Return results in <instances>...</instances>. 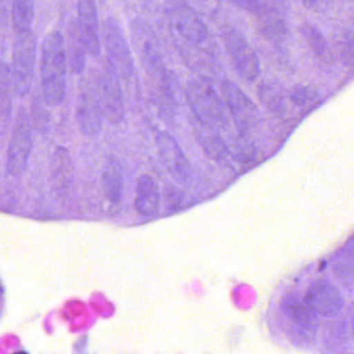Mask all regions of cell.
Returning <instances> with one entry per match:
<instances>
[{"label": "cell", "instance_id": "cell-1", "mask_svg": "<svg viewBox=\"0 0 354 354\" xmlns=\"http://www.w3.org/2000/svg\"><path fill=\"white\" fill-rule=\"evenodd\" d=\"M68 66L64 35L52 31L44 41L41 60V95L48 105H60L66 99Z\"/></svg>", "mask_w": 354, "mask_h": 354}, {"label": "cell", "instance_id": "cell-2", "mask_svg": "<svg viewBox=\"0 0 354 354\" xmlns=\"http://www.w3.org/2000/svg\"><path fill=\"white\" fill-rule=\"evenodd\" d=\"M185 99L194 120L221 133L230 129L226 105L209 79L204 77L191 79L185 87Z\"/></svg>", "mask_w": 354, "mask_h": 354}, {"label": "cell", "instance_id": "cell-3", "mask_svg": "<svg viewBox=\"0 0 354 354\" xmlns=\"http://www.w3.org/2000/svg\"><path fill=\"white\" fill-rule=\"evenodd\" d=\"M166 14L177 35L192 47L203 48L210 35L201 16L187 0H166Z\"/></svg>", "mask_w": 354, "mask_h": 354}, {"label": "cell", "instance_id": "cell-4", "mask_svg": "<svg viewBox=\"0 0 354 354\" xmlns=\"http://www.w3.org/2000/svg\"><path fill=\"white\" fill-rule=\"evenodd\" d=\"M35 59H37V41L31 31L17 35L12 52V86L15 95L26 97L30 93L35 77Z\"/></svg>", "mask_w": 354, "mask_h": 354}, {"label": "cell", "instance_id": "cell-5", "mask_svg": "<svg viewBox=\"0 0 354 354\" xmlns=\"http://www.w3.org/2000/svg\"><path fill=\"white\" fill-rule=\"evenodd\" d=\"M221 97L232 118L235 129L251 133L259 126L261 115L253 100L233 81L223 80L220 84Z\"/></svg>", "mask_w": 354, "mask_h": 354}, {"label": "cell", "instance_id": "cell-6", "mask_svg": "<svg viewBox=\"0 0 354 354\" xmlns=\"http://www.w3.org/2000/svg\"><path fill=\"white\" fill-rule=\"evenodd\" d=\"M120 74L115 66L106 57L103 68L97 78V88L103 106L104 116L113 126L122 124L126 118L124 91Z\"/></svg>", "mask_w": 354, "mask_h": 354}, {"label": "cell", "instance_id": "cell-7", "mask_svg": "<svg viewBox=\"0 0 354 354\" xmlns=\"http://www.w3.org/2000/svg\"><path fill=\"white\" fill-rule=\"evenodd\" d=\"M32 149V128L30 118L20 108L10 134L6 156V171L10 176H20L28 165Z\"/></svg>", "mask_w": 354, "mask_h": 354}, {"label": "cell", "instance_id": "cell-8", "mask_svg": "<svg viewBox=\"0 0 354 354\" xmlns=\"http://www.w3.org/2000/svg\"><path fill=\"white\" fill-rule=\"evenodd\" d=\"M222 37L237 75L249 83L257 80L261 73L259 58L248 43L245 35L235 27H229L225 29Z\"/></svg>", "mask_w": 354, "mask_h": 354}, {"label": "cell", "instance_id": "cell-9", "mask_svg": "<svg viewBox=\"0 0 354 354\" xmlns=\"http://www.w3.org/2000/svg\"><path fill=\"white\" fill-rule=\"evenodd\" d=\"M77 120L83 135L95 137L101 133L103 128V106L97 88V79H87L81 83L77 97Z\"/></svg>", "mask_w": 354, "mask_h": 354}, {"label": "cell", "instance_id": "cell-10", "mask_svg": "<svg viewBox=\"0 0 354 354\" xmlns=\"http://www.w3.org/2000/svg\"><path fill=\"white\" fill-rule=\"evenodd\" d=\"M103 43L107 58L113 64L120 78L128 80L134 76L135 62L132 50L118 21L109 17L104 23Z\"/></svg>", "mask_w": 354, "mask_h": 354}, {"label": "cell", "instance_id": "cell-11", "mask_svg": "<svg viewBox=\"0 0 354 354\" xmlns=\"http://www.w3.org/2000/svg\"><path fill=\"white\" fill-rule=\"evenodd\" d=\"M158 153L168 174L179 183H185L192 177V167L176 139L167 131H162L156 138Z\"/></svg>", "mask_w": 354, "mask_h": 354}, {"label": "cell", "instance_id": "cell-12", "mask_svg": "<svg viewBox=\"0 0 354 354\" xmlns=\"http://www.w3.org/2000/svg\"><path fill=\"white\" fill-rule=\"evenodd\" d=\"M305 301L314 313L328 318L336 317L344 307L340 291L326 279L315 281L309 287Z\"/></svg>", "mask_w": 354, "mask_h": 354}, {"label": "cell", "instance_id": "cell-13", "mask_svg": "<svg viewBox=\"0 0 354 354\" xmlns=\"http://www.w3.org/2000/svg\"><path fill=\"white\" fill-rule=\"evenodd\" d=\"M75 27L87 54L93 57H99L102 37L95 0H78V20Z\"/></svg>", "mask_w": 354, "mask_h": 354}, {"label": "cell", "instance_id": "cell-14", "mask_svg": "<svg viewBox=\"0 0 354 354\" xmlns=\"http://www.w3.org/2000/svg\"><path fill=\"white\" fill-rule=\"evenodd\" d=\"M52 187L60 197H66L72 192L75 183V164L68 149L56 147L50 163Z\"/></svg>", "mask_w": 354, "mask_h": 354}, {"label": "cell", "instance_id": "cell-15", "mask_svg": "<svg viewBox=\"0 0 354 354\" xmlns=\"http://www.w3.org/2000/svg\"><path fill=\"white\" fill-rule=\"evenodd\" d=\"M161 193L159 185L151 174H143L138 178L135 196L137 212L145 218H151L159 212Z\"/></svg>", "mask_w": 354, "mask_h": 354}, {"label": "cell", "instance_id": "cell-16", "mask_svg": "<svg viewBox=\"0 0 354 354\" xmlns=\"http://www.w3.org/2000/svg\"><path fill=\"white\" fill-rule=\"evenodd\" d=\"M102 183L106 199L112 205H120L124 198V174L122 163L109 156L104 164Z\"/></svg>", "mask_w": 354, "mask_h": 354}, {"label": "cell", "instance_id": "cell-17", "mask_svg": "<svg viewBox=\"0 0 354 354\" xmlns=\"http://www.w3.org/2000/svg\"><path fill=\"white\" fill-rule=\"evenodd\" d=\"M193 130L197 142L209 159L216 162H222L229 157L224 136H222L220 131L201 124L196 120H194Z\"/></svg>", "mask_w": 354, "mask_h": 354}, {"label": "cell", "instance_id": "cell-18", "mask_svg": "<svg viewBox=\"0 0 354 354\" xmlns=\"http://www.w3.org/2000/svg\"><path fill=\"white\" fill-rule=\"evenodd\" d=\"M225 145L229 157L241 164H250L255 161L258 156L257 145L254 141L251 133L237 130L225 132Z\"/></svg>", "mask_w": 354, "mask_h": 354}, {"label": "cell", "instance_id": "cell-19", "mask_svg": "<svg viewBox=\"0 0 354 354\" xmlns=\"http://www.w3.org/2000/svg\"><path fill=\"white\" fill-rule=\"evenodd\" d=\"M283 309L287 317L301 332L311 334L313 330H316L317 324H316L315 313L309 309L305 301H301L297 297H287Z\"/></svg>", "mask_w": 354, "mask_h": 354}, {"label": "cell", "instance_id": "cell-20", "mask_svg": "<svg viewBox=\"0 0 354 354\" xmlns=\"http://www.w3.org/2000/svg\"><path fill=\"white\" fill-rule=\"evenodd\" d=\"M14 93L10 66L0 62V135L6 132L12 118V97Z\"/></svg>", "mask_w": 354, "mask_h": 354}, {"label": "cell", "instance_id": "cell-21", "mask_svg": "<svg viewBox=\"0 0 354 354\" xmlns=\"http://www.w3.org/2000/svg\"><path fill=\"white\" fill-rule=\"evenodd\" d=\"M35 0H12V21L16 35L31 31Z\"/></svg>", "mask_w": 354, "mask_h": 354}, {"label": "cell", "instance_id": "cell-22", "mask_svg": "<svg viewBox=\"0 0 354 354\" xmlns=\"http://www.w3.org/2000/svg\"><path fill=\"white\" fill-rule=\"evenodd\" d=\"M258 97L262 105L272 113H281L285 110V91L278 83H261L258 87Z\"/></svg>", "mask_w": 354, "mask_h": 354}, {"label": "cell", "instance_id": "cell-23", "mask_svg": "<svg viewBox=\"0 0 354 354\" xmlns=\"http://www.w3.org/2000/svg\"><path fill=\"white\" fill-rule=\"evenodd\" d=\"M86 54V49L79 37L74 25L70 32V43H68V49H66V57H68V66L75 74H81L84 71Z\"/></svg>", "mask_w": 354, "mask_h": 354}, {"label": "cell", "instance_id": "cell-24", "mask_svg": "<svg viewBox=\"0 0 354 354\" xmlns=\"http://www.w3.org/2000/svg\"><path fill=\"white\" fill-rule=\"evenodd\" d=\"M333 272L343 286L351 288L354 285V258L341 250L333 262Z\"/></svg>", "mask_w": 354, "mask_h": 354}, {"label": "cell", "instance_id": "cell-25", "mask_svg": "<svg viewBox=\"0 0 354 354\" xmlns=\"http://www.w3.org/2000/svg\"><path fill=\"white\" fill-rule=\"evenodd\" d=\"M301 35L309 45L310 49L317 57H324L328 53V46L324 33L315 25L305 23L301 26Z\"/></svg>", "mask_w": 354, "mask_h": 354}, {"label": "cell", "instance_id": "cell-26", "mask_svg": "<svg viewBox=\"0 0 354 354\" xmlns=\"http://www.w3.org/2000/svg\"><path fill=\"white\" fill-rule=\"evenodd\" d=\"M318 93L314 89L304 85H299L292 89L290 93V101L297 107L306 108L313 105L318 101Z\"/></svg>", "mask_w": 354, "mask_h": 354}, {"label": "cell", "instance_id": "cell-27", "mask_svg": "<svg viewBox=\"0 0 354 354\" xmlns=\"http://www.w3.org/2000/svg\"><path fill=\"white\" fill-rule=\"evenodd\" d=\"M185 202V194L179 187L176 185H166L164 191V204H165L166 212L171 214L179 212L183 207Z\"/></svg>", "mask_w": 354, "mask_h": 354}, {"label": "cell", "instance_id": "cell-28", "mask_svg": "<svg viewBox=\"0 0 354 354\" xmlns=\"http://www.w3.org/2000/svg\"><path fill=\"white\" fill-rule=\"evenodd\" d=\"M341 62L347 68L354 66V33L345 32L340 43Z\"/></svg>", "mask_w": 354, "mask_h": 354}, {"label": "cell", "instance_id": "cell-29", "mask_svg": "<svg viewBox=\"0 0 354 354\" xmlns=\"http://www.w3.org/2000/svg\"><path fill=\"white\" fill-rule=\"evenodd\" d=\"M230 1L241 10H245V12H251L255 16L257 15L258 4L256 0H230Z\"/></svg>", "mask_w": 354, "mask_h": 354}, {"label": "cell", "instance_id": "cell-30", "mask_svg": "<svg viewBox=\"0 0 354 354\" xmlns=\"http://www.w3.org/2000/svg\"><path fill=\"white\" fill-rule=\"evenodd\" d=\"M343 250H344L347 254H349L351 257L354 258V234L349 239V241H347Z\"/></svg>", "mask_w": 354, "mask_h": 354}, {"label": "cell", "instance_id": "cell-31", "mask_svg": "<svg viewBox=\"0 0 354 354\" xmlns=\"http://www.w3.org/2000/svg\"><path fill=\"white\" fill-rule=\"evenodd\" d=\"M351 311H349V314H351V330H353V334L354 337V303L351 306Z\"/></svg>", "mask_w": 354, "mask_h": 354}, {"label": "cell", "instance_id": "cell-32", "mask_svg": "<svg viewBox=\"0 0 354 354\" xmlns=\"http://www.w3.org/2000/svg\"><path fill=\"white\" fill-rule=\"evenodd\" d=\"M318 0H301L304 6H307V8H312V6H315L317 3Z\"/></svg>", "mask_w": 354, "mask_h": 354}, {"label": "cell", "instance_id": "cell-33", "mask_svg": "<svg viewBox=\"0 0 354 354\" xmlns=\"http://www.w3.org/2000/svg\"><path fill=\"white\" fill-rule=\"evenodd\" d=\"M14 354H28V353H25V351H17V353H15Z\"/></svg>", "mask_w": 354, "mask_h": 354}, {"label": "cell", "instance_id": "cell-34", "mask_svg": "<svg viewBox=\"0 0 354 354\" xmlns=\"http://www.w3.org/2000/svg\"><path fill=\"white\" fill-rule=\"evenodd\" d=\"M353 1L354 2V0H353Z\"/></svg>", "mask_w": 354, "mask_h": 354}]
</instances>
